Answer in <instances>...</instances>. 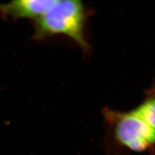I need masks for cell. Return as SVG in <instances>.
<instances>
[{
	"instance_id": "cell-1",
	"label": "cell",
	"mask_w": 155,
	"mask_h": 155,
	"mask_svg": "<svg viewBox=\"0 0 155 155\" xmlns=\"http://www.w3.org/2000/svg\"><path fill=\"white\" fill-rule=\"evenodd\" d=\"M84 9L81 1L57 0L35 24L34 38L42 39L51 35L64 34L83 49L87 45L84 38Z\"/></svg>"
},
{
	"instance_id": "cell-2",
	"label": "cell",
	"mask_w": 155,
	"mask_h": 155,
	"mask_svg": "<svg viewBox=\"0 0 155 155\" xmlns=\"http://www.w3.org/2000/svg\"><path fill=\"white\" fill-rule=\"evenodd\" d=\"M113 120L115 135L118 141L130 150L143 152L155 142V129L134 114L114 113L109 114Z\"/></svg>"
},
{
	"instance_id": "cell-3",
	"label": "cell",
	"mask_w": 155,
	"mask_h": 155,
	"mask_svg": "<svg viewBox=\"0 0 155 155\" xmlns=\"http://www.w3.org/2000/svg\"><path fill=\"white\" fill-rule=\"evenodd\" d=\"M57 0H16L0 5V13L12 18L38 20Z\"/></svg>"
},
{
	"instance_id": "cell-4",
	"label": "cell",
	"mask_w": 155,
	"mask_h": 155,
	"mask_svg": "<svg viewBox=\"0 0 155 155\" xmlns=\"http://www.w3.org/2000/svg\"><path fill=\"white\" fill-rule=\"evenodd\" d=\"M154 98L145 101L132 112L150 127L155 129V106Z\"/></svg>"
}]
</instances>
